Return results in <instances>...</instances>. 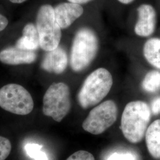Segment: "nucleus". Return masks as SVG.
<instances>
[{"instance_id": "2eb2a0df", "label": "nucleus", "mask_w": 160, "mask_h": 160, "mask_svg": "<svg viewBox=\"0 0 160 160\" xmlns=\"http://www.w3.org/2000/svg\"><path fill=\"white\" fill-rule=\"evenodd\" d=\"M143 90L149 92H155L160 90V72L152 70L148 72L142 82Z\"/></svg>"}, {"instance_id": "4468645a", "label": "nucleus", "mask_w": 160, "mask_h": 160, "mask_svg": "<svg viewBox=\"0 0 160 160\" xmlns=\"http://www.w3.org/2000/svg\"><path fill=\"white\" fill-rule=\"evenodd\" d=\"M144 57L151 65L160 69V39L151 38L144 44Z\"/></svg>"}, {"instance_id": "f257e3e1", "label": "nucleus", "mask_w": 160, "mask_h": 160, "mask_svg": "<svg viewBox=\"0 0 160 160\" xmlns=\"http://www.w3.org/2000/svg\"><path fill=\"white\" fill-rule=\"evenodd\" d=\"M151 119V110L142 101H133L126 104L121 118L122 133L133 143L140 142L145 135Z\"/></svg>"}, {"instance_id": "f03ea898", "label": "nucleus", "mask_w": 160, "mask_h": 160, "mask_svg": "<svg viewBox=\"0 0 160 160\" xmlns=\"http://www.w3.org/2000/svg\"><path fill=\"white\" fill-rule=\"evenodd\" d=\"M113 77L106 69L100 68L92 72L84 81L78 94L81 108L88 109L100 103L109 93Z\"/></svg>"}, {"instance_id": "aec40b11", "label": "nucleus", "mask_w": 160, "mask_h": 160, "mask_svg": "<svg viewBox=\"0 0 160 160\" xmlns=\"http://www.w3.org/2000/svg\"><path fill=\"white\" fill-rule=\"evenodd\" d=\"M151 110L154 114L160 113V97L155 98L151 103Z\"/></svg>"}, {"instance_id": "9b49d317", "label": "nucleus", "mask_w": 160, "mask_h": 160, "mask_svg": "<svg viewBox=\"0 0 160 160\" xmlns=\"http://www.w3.org/2000/svg\"><path fill=\"white\" fill-rule=\"evenodd\" d=\"M67 65V53L62 48L58 46L46 53L41 64V67L49 72L59 74L65 70Z\"/></svg>"}, {"instance_id": "4be33fe9", "label": "nucleus", "mask_w": 160, "mask_h": 160, "mask_svg": "<svg viewBox=\"0 0 160 160\" xmlns=\"http://www.w3.org/2000/svg\"><path fill=\"white\" fill-rule=\"evenodd\" d=\"M34 159L35 160H48V158L45 152L40 151L39 153L36 155Z\"/></svg>"}, {"instance_id": "ddd939ff", "label": "nucleus", "mask_w": 160, "mask_h": 160, "mask_svg": "<svg viewBox=\"0 0 160 160\" xmlns=\"http://www.w3.org/2000/svg\"><path fill=\"white\" fill-rule=\"evenodd\" d=\"M16 46L28 51L37 50L40 43L36 26L32 23L26 24L23 30V36L17 40Z\"/></svg>"}, {"instance_id": "7ed1b4c3", "label": "nucleus", "mask_w": 160, "mask_h": 160, "mask_svg": "<svg viewBox=\"0 0 160 160\" xmlns=\"http://www.w3.org/2000/svg\"><path fill=\"white\" fill-rule=\"evenodd\" d=\"M98 40L94 32L88 28L80 29L75 34L71 47L70 64L75 72L86 68L96 57Z\"/></svg>"}, {"instance_id": "393cba45", "label": "nucleus", "mask_w": 160, "mask_h": 160, "mask_svg": "<svg viewBox=\"0 0 160 160\" xmlns=\"http://www.w3.org/2000/svg\"><path fill=\"white\" fill-rule=\"evenodd\" d=\"M10 1L14 4H21L25 2L26 0H10Z\"/></svg>"}, {"instance_id": "20e7f679", "label": "nucleus", "mask_w": 160, "mask_h": 160, "mask_svg": "<svg viewBox=\"0 0 160 160\" xmlns=\"http://www.w3.org/2000/svg\"><path fill=\"white\" fill-rule=\"evenodd\" d=\"M36 28L39 37L40 47L51 51L59 46L61 39V29L58 25L54 8L49 4L41 6L36 17Z\"/></svg>"}, {"instance_id": "5701e85b", "label": "nucleus", "mask_w": 160, "mask_h": 160, "mask_svg": "<svg viewBox=\"0 0 160 160\" xmlns=\"http://www.w3.org/2000/svg\"><path fill=\"white\" fill-rule=\"evenodd\" d=\"M69 2H72L75 4H87L90 1H92V0H68Z\"/></svg>"}, {"instance_id": "6e6552de", "label": "nucleus", "mask_w": 160, "mask_h": 160, "mask_svg": "<svg viewBox=\"0 0 160 160\" xmlns=\"http://www.w3.org/2000/svg\"><path fill=\"white\" fill-rule=\"evenodd\" d=\"M138 19L135 32L141 37H148L154 32L157 23V13L149 4H142L137 9Z\"/></svg>"}, {"instance_id": "b1692460", "label": "nucleus", "mask_w": 160, "mask_h": 160, "mask_svg": "<svg viewBox=\"0 0 160 160\" xmlns=\"http://www.w3.org/2000/svg\"><path fill=\"white\" fill-rule=\"evenodd\" d=\"M120 3L123 4H129L132 2L134 0H118Z\"/></svg>"}, {"instance_id": "9d476101", "label": "nucleus", "mask_w": 160, "mask_h": 160, "mask_svg": "<svg viewBox=\"0 0 160 160\" xmlns=\"http://www.w3.org/2000/svg\"><path fill=\"white\" fill-rule=\"evenodd\" d=\"M36 54L33 51H28L16 46L10 47L0 52V61L10 65L29 64L34 62Z\"/></svg>"}, {"instance_id": "0eeeda50", "label": "nucleus", "mask_w": 160, "mask_h": 160, "mask_svg": "<svg viewBox=\"0 0 160 160\" xmlns=\"http://www.w3.org/2000/svg\"><path fill=\"white\" fill-rule=\"evenodd\" d=\"M118 109L113 100H107L92 109L82 123V128L93 135H99L112 126L118 117Z\"/></svg>"}, {"instance_id": "dca6fc26", "label": "nucleus", "mask_w": 160, "mask_h": 160, "mask_svg": "<svg viewBox=\"0 0 160 160\" xmlns=\"http://www.w3.org/2000/svg\"><path fill=\"white\" fill-rule=\"evenodd\" d=\"M12 151V143L7 138L0 136V160H5Z\"/></svg>"}, {"instance_id": "f3484780", "label": "nucleus", "mask_w": 160, "mask_h": 160, "mask_svg": "<svg viewBox=\"0 0 160 160\" xmlns=\"http://www.w3.org/2000/svg\"><path fill=\"white\" fill-rule=\"evenodd\" d=\"M66 160H95V158L90 152L80 150L70 155Z\"/></svg>"}, {"instance_id": "412c9836", "label": "nucleus", "mask_w": 160, "mask_h": 160, "mask_svg": "<svg viewBox=\"0 0 160 160\" xmlns=\"http://www.w3.org/2000/svg\"><path fill=\"white\" fill-rule=\"evenodd\" d=\"M8 23L7 18L3 15L0 14V32L6 29Z\"/></svg>"}, {"instance_id": "423d86ee", "label": "nucleus", "mask_w": 160, "mask_h": 160, "mask_svg": "<svg viewBox=\"0 0 160 160\" xmlns=\"http://www.w3.org/2000/svg\"><path fill=\"white\" fill-rule=\"evenodd\" d=\"M0 107L18 115L30 113L34 108L31 94L23 86L8 84L0 88Z\"/></svg>"}, {"instance_id": "39448f33", "label": "nucleus", "mask_w": 160, "mask_h": 160, "mask_svg": "<svg viewBox=\"0 0 160 160\" xmlns=\"http://www.w3.org/2000/svg\"><path fill=\"white\" fill-rule=\"evenodd\" d=\"M71 103L68 86L63 82L53 83L46 90L43 98V113L60 122L68 114Z\"/></svg>"}, {"instance_id": "6ab92c4d", "label": "nucleus", "mask_w": 160, "mask_h": 160, "mask_svg": "<svg viewBox=\"0 0 160 160\" xmlns=\"http://www.w3.org/2000/svg\"><path fill=\"white\" fill-rule=\"evenodd\" d=\"M107 160H136V157L131 153L114 152L109 155Z\"/></svg>"}, {"instance_id": "a211bd4d", "label": "nucleus", "mask_w": 160, "mask_h": 160, "mask_svg": "<svg viewBox=\"0 0 160 160\" xmlns=\"http://www.w3.org/2000/svg\"><path fill=\"white\" fill-rule=\"evenodd\" d=\"M42 146L37 143H28L27 144L24 149L26 152L30 157L34 158L36 155L39 153Z\"/></svg>"}, {"instance_id": "f8f14e48", "label": "nucleus", "mask_w": 160, "mask_h": 160, "mask_svg": "<svg viewBox=\"0 0 160 160\" xmlns=\"http://www.w3.org/2000/svg\"><path fill=\"white\" fill-rule=\"evenodd\" d=\"M147 147L151 155L155 159L160 158V120L154 121L145 133Z\"/></svg>"}, {"instance_id": "1a4fd4ad", "label": "nucleus", "mask_w": 160, "mask_h": 160, "mask_svg": "<svg viewBox=\"0 0 160 160\" xmlns=\"http://www.w3.org/2000/svg\"><path fill=\"white\" fill-rule=\"evenodd\" d=\"M53 8L56 21L61 29L69 28L84 12L82 6L72 2L61 3Z\"/></svg>"}]
</instances>
